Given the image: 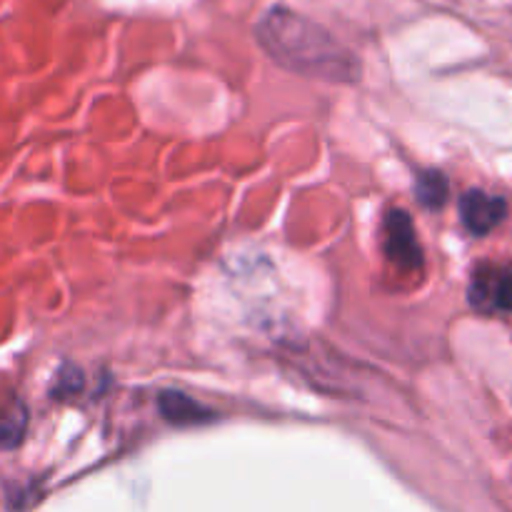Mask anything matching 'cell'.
<instances>
[{
  "label": "cell",
  "instance_id": "6da1fadb",
  "mask_svg": "<svg viewBox=\"0 0 512 512\" xmlns=\"http://www.w3.org/2000/svg\"><path fill=\"white\" fill-rule=\"evenodd\" d=\"M255 38L265 53L290 73L328 83H355L360 78V60L323 25L305 15L275 5L255 25Z\"/></svg>",
  "mask_w": 512,
  "mask_h": 512
},
{
  "label": "cell",
  "instance_id": "7a4b0ae2",
  "mask_svg": "<svg viewBox=\"0 0 512 512\" xmlns=\"http://www.w3.org/2000/svg\"><path fill=\"white\" fill-rule=\"evenodd\" d=\"M470 303L480 313H512V270L480 265L470 280Z\"/></svg>",
  "mask_w": 512,
  "mask_h": 512
},
{
  "label": "cell",
  "instance_id": "3957f363",
  "mask_svg": "<svg viewBox=\"0 0 512 512\" xmlns=\"http://www.w3.org/2000/svg\"><path fill=\"white\" fill-rule=\"evenodd\" d=\"M385 255L395 268L405 273L423 268V248L415 235L413 220L405 210H390L385 218Z\"/></svg>",
  "mask_w": 512,
  "mask_h": 512
},
{
  "label": "cell",
  "instance_id": "277c9868",
  "mask_svg": "<svg viewBox=\"0 0 512 512\" xmlns=\"http://www.w3.org/2000/svg\"><path fill=\"white\" fill-rule=\"evenodd\" d=\"M508 215V203L500 195L483 193V190H468L460 198V218L473 235H488L498 228Z\"/></svg>",
  "mask_w": 512,
  "mask_h": 512
},
{
  "label": "cell",
  "instance_id": "5b68a950",
  "mask_svg": "<svg viewBox=\"0 0 512 512\" xmlns=\"http://www.w3.org/2000/svg\"><path fill=\"white\" fill-rule=\"evenodd\" d=\"M158 410L168 423L175 425H203L215 420V413L208 405L198 403V400L178 393V390H165L158 400Z\"/></svg>",
  "mask_w": 512,
  "mask_h": 512
},
{
  "label": "cell",
  "instance_id": "8992f818",
  "mask_svg": "<svg viewBox=\"0 0 512 512\" xmlns=\"http://www.w3.org/2000/svg\"><path fill=\"white\" fill-rule=\"evenodd\" d=\"M28 415L18 398L0 400V448H15L25 433Z\"/></svg>",
  "mask_w": 512,
  "mask_h": 512
},
{
  "label": "cell",
  "instance_id": "52a82bcc",
  "mask_svg": "<svg viewBox=\"0 0 512 512\" xmlns=\"http://www.w3.org/2000/svg\"><path fill=\"white\" fill-rule=\"evenodd\" d=\"M415 195H418L420 205H425V208H443L450 198L448 178L440 170H423L415 178Z\"/></svg>",
  "mask_w": 512,
  "mask_h": 512
}]
</instances>
